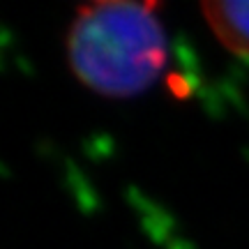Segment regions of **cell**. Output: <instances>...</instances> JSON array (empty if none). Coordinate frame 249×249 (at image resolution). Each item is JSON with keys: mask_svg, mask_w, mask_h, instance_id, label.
I'll return each instance as SVG.
<instances>
[{"mask_svg": "<svg viewBox=\"0 0 249 249\" xmlns=\"http://www.w3.org/2000/svg\"><path fill=\"white\" fill-rule=\"evenodd\" d=\"M205 23L229 51L249 58V2H203Z\"/></svg>", "mask_w": 249, "mask_h": 249, "instance_id": "obj_2", "label": "cell"}, {"mask_svg": "<svg viewBox=\"0 0 249 249\" xmlns=\"http://www.w3.org/2000/svg\"><path fill=\"white\" fill-rule=\"evenodd\" d=\"M157 2H90L67 33L74 76L104 97H132L161 74L169 44Z\"/></svg>", "mask_w": 249, "mask_h": 249, "instance_id": "obj_1", "label": "cell"}]
</instances>
